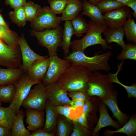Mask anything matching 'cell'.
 <instances>
[{
    "mask_svg": "<svg viewBox=\"0 0 136 136\" xmlns=\"http://www.w3.org/2000/svg\"><path fill=\"white\" fill-rule=\"evenodd\" d=\"M92 71L83 66L71 63L70 66L56 82L67 92L86 91Z\"/></svg>",
    "mask_w": 136,
    "mask_h": 136,
    "instance_id": "1",
    "label": "cell"
},
{
    "mask_svg": "<svg viewBox=\"0 0 136 136\" xmlns=\"http://www.w3.org/2000/svg\"><path fill=\"white\" fill-rule=\"evenodd\" d=\"M88 27L86 35L82 38L71 41L70 47L72 52L79 51L85 53L88 47L99 44L103 50H111L113 47L108 45L102 34L108 27L106 25L97 24L90 20L88 22Z\"/></svg>",
    "mask_w": 136,
    "mask_h": 136,
    "instance_id": "2",
    "label": "cell"
},
{
    "mask_svg": "<svg viewBox=\"0 0 136 136\" xmlns=\"http://www.w3.org/2000/svg\"><path fill=\"white\" fill-rule=\"evenodd\" d=\"M112 55L111 52L109 51L101 54L90 57L86 56L84 53L77 51L72 52L63 57L71 63L83 66L92 71H109L110 67L108 61Z\"/></svg>",
    "mask_w": 136,
    "mask_h": 136,
    "instance_id": "3",
    "label": "cell"
},
{
    "mask_svg": "<svg viewBox=\"0 0 136 136\" xmlns=\"http://www.w3.org/2000/svg\"><path fill=\"white\" fill-rule=\"evenodd\" d=\"M112 83L108 74L93 71L88 82L86 92L89 96H96L100 99L106 98L113 92Z\"/></svg>",
    "mask_w": 136,
    "mask_h": 136,
    "instance_id": "4",
    "label": "cell"
},
{
    "mask_svg": "<svg viewBox=\"0 0 136 136\" xmlns=\"http://www.w3.org/2000/svg\"><path fill=\"white\" fill-rule=\"evenodd\" d=\"M63 31L60 25L55 29H47L37 31L33 30L32 33L41 46L46 48L49 56L57 55L58 48L61 46Z\"/></svg>",
    "mask_w": 136,
    "mask_h": 136,
    "instance_id": "5",
    "label": "cell"
},
{
    "mask_svg": "<svg viewBox=\"0 0 136 136\" xmlns=\"http://www.w3.org/2000/svg\"><path fill=\"white\" fill-rule=\"evenodd\" d=\"M61 17L57 16L49 7L41 8L38 13L31 22L33 30L41 31L45 29H55L60 26Z\"/></svg>",
    "mask_w": 136,
    "mask_h": 136,
    "instance_id": "6",
    "label": "cell"
},
{
    "mask_svg": "<svg viewBox=\"0 0 136 136\" xmlns=\"http://www.w3.org/2000/svg\"><path fill=\"white\" fill-rule=\"evenodd\" d=\"M47 99L46 86L42 83L38 84L31 89L21 106L26 109L44 111Z\"/></svg>",
    "mask_w": 136,
    "mask_h": 136,
    "instance_id": "7",
    "label": "cell"
},
{
    "mask_svg": "<svg viewBox=\"0 0 136 136\" xmlns=\"http://www.w3.org/2000/svg\"><path fill=\"white\" fill-rule=\"evenodd\" d=\"M50 63L46 73L42 80L44 85L56 82L59 77L71 65V62L57 55L49 56Z\"/></svg>",
    "mask_w": 136,
    "mask_h": 136,
    "instance_id": "8",
    "label": "cell"
},
{
    "mask_svg": "<svg viewBox=\"0 0 136 136\" xmlns=\"http://www.w3.org/2000/svg\"><path fill=\"white\" fill-rule=\"evenodd\" d=\"M42 83V81L30 79L27 74H24L15 84L16 88L15 96L9 106L14 111L16 115L19 112L22 102L28 95L32 86Z\"/></svg>",
    "mask_w": 136,
    "mask_h": 136,
    "instance_id": "9",
    "label": "cell"
},
{
    "mask_svg": "<svg viewBox=\"0 0 136 136\" xmlns=\"http://www.w3.org/2000/svg\"><path fill=\"white\" fill-rule=\"evenodd\" d=\"M19 50L14 49L1 41L0 38V66L18 68L21 65V54Z\"/></svg>",
    "mask_w": 136,
    "mask_h": 136,
    "instance_id": "10",
    "label": "cell"
},
{
    "mask_svg": "<svg viewBox=\"0 0 136 136\" xmlns=\"http://www.w3.org/2000/svg\"><path fill=\"white\" fill-rule=\"evenodd\" d=\"M131 13L130 8L124 6L105 13L103 16L108 28L117 29L122 27Z\"/></svg>",
    "mask_w": 136,
    "mask_h": 136,
    "instance_id": "11",
    "label": "cell"
},
{
    "mask_svg": "<svg viewBox=\"0 0 136 136\" xmlns=\"http://www.w3.org/2000/svg\"><path fill=\"white\" fill-rule=\"evenodd\" d=\"M18 44L22 61L20 68L24 72L27 73L33 63L36 61L47 58L46 56L40 55L33 51L30 48L23 35L19 38Z\"/></svg>",
    "mask_w": 136,
    "mask_h": 136,
    "instance_id": "12",
    "label": "cell"
},
{
    "mask_svg": "<svg viewBox=\"0 0 136 136\" xmlns=\"http://www.w3.org/2000/svg\"><path fill=\"white\" fill-rule=\"evenodd\" d=\"M47 99L55 106L70 105L68 92L57 82L46 86Z\"/></svg>",
    "mask_w": 136,
    "mask_h": 136,
    "instance_id": "13",
    "label": "cell"
},
{
    "mask_svg": "<svg viewBox=\"0 0 136 136\" xmlns=\"http://www.w3.org/2000/svg\"><path fill=\"white\" fill-rule=\"evenodd\" d=\"M99 109L100 112L99 119L91 132L92 135H97L102 128L108 126H112L117 129L121 128V126L110 117L106 105L101 102L100 103Z\"/></svg>",
    "mask_w": 136,
    "mask_h": 136,
    "instance_id": "14",
    "label": "cell"
},
{
    "mask_svg": "<svg viewBox=\"0 0 136 136\" xmlns=\"http://www.w3.org/2000/svg\"><path fill=\"white\" fill-rule=\"evenodd\" d=\"M117 91L113 90L110 96L100 100L108 107L112 112L113 117L116 119L121 126H123L129 120V117L126 114L122 112L118 107L117 101Z\"/></svg>",
    "mask_w": 136,
    "mask_h": 136,
    "instance_id": "15",
    "label": "cell"
},
{
    "mask_svg": "<svg viewBox=\"0 0 136 136\" xmlns=\"http://www.w3.org/2000/svg\"><path fill=\"white\" fill-rule=\"evenodd\" d=\"M49 63V57L35 61L26 73L28 78L32 80L42 81L46 75Z\"/></svg>",
    "mask_w": 136,
    "mask_h": 136,
    "instance_id": "16",
    "label": "cell"
},
{
    "mask_svg": "<svg viewBox=\"0 0 136 136\" xmlns=\"http://www.w3.org/2000/svg\"><path fill=\"white\" fill-rule=\"evenodd\" d=\"M100 100L98 97L89 96L83 106L81 114L87 118L89 126V121H91L93 126L98 121L96 112L99 108Z\"/></svg>",
    "mask_w": 136,
    "mask_h": 136,
    "instance_id": "17",
    "label": "cell"
},
{
    "mask_svg": "<svg viewBox=\"0 0 136 136\" xmlns=\"http://www.w3.org/2000/svg\"><path fill=\"white\" fill-rule=\"evenodd\" d=\"M25 113V121L28 125L27 128L29 131H33L44 126L45 122L44 111L27 108Z\"/></svg>",
    "mask_w": 136,
    "mask_h": 136,
    "instance_id": "18",
    "label": "cell"
},
{
    "mask_svg": "<svg viewBox=\"0 0 136 136\" xmlns=\"http://www.w3.org/2000/svg\"><path fill=\"white\" fill-rule=\"evenodd\" d=\"M45 110L46 119L43 128L46 131L49 133H55L58 114L55 109V106L47 100Z\"/></svg>",
    "mask_w": 136,
    "mask_h": 136,
    "instance_id": "19",
    "label": "cell"
},
{
    "mask_svg": "<svg viewBox=\"0 0 136 136\" xmlns=\"http://www.w3.org/2000/svg\"><path fill=\"white\" fill-rule=\"evenodd\" d=\"M21 68L0 67V84L5 85L15 84L24 74Z\"/></svg>",
    "mask_w": 136,
    "mask_h": 136,
    "instance_id": "20",
    "label": "cell"
},
{
    "mask_svg": "<svg viewBox=\"0 0 136 136\" xmlns=\"http://www.w3.org/2000/svg\"><path fill=\"white\" fill-rule=\"evenodd\" d=\"M82 11L81 14L86 16L91 20L100 25H106L103 15L99 8L96 5L89 3L86 0H82Z\"/></svg>",
    "mask_w": 136,
    "mask_h": 136,
    "instance_id": "21",
    "label": "cell"
},
{
    "mask_svg": "<svg viewBox=\"0 0 136 136\" xmlns=\"http://www.w3.org/2000/svg\"><path fill=\"white\" fill-rule=\"evenodd\" d=\"M82 8L83 3L81 0H68L66 6L62 13V21H71L78 16Z\"/></svg>",
    "mask_w": 136,
    "mask_h": 136,
    "instance_id": "22",
    "label": "cell"
},
{
    "mask_svg": "<svg viewBox=\"0 0 136 136\" xmlns=\"http://www.w3.org/2000/svg\"><path fill=\"white\" fill-rule=\"evenodd\" d=\"M105 40L108 44L114 42L117 43L122 49L126 45L123 38L125 35L122 27L117 29L109 28L107 27L103 32Z\"/></svg>",
    "mask_w": 136,
    "mask_h": 136,
    "instance_id": "23",
    "label": "cell"
},
{
    "mask_svg": "<svg viewBox=\"0 0 136 136\" xmlns=\"http://www.w3.org/2000/svg\"><path fill=\"white\" fill-rule=\"evenodd\" d=\"M73 128V124L71 119L58 114L55 135L57 136H70Z\"/></svg>",
    "mask_w": 136,
    "mask_h": 136,
    "instance_id": "24",
    "label": "cell"
},
{
    "mask_svg": "<svg viewBox=\"0 0 136 136\" xmlns=\"http://www.w3.org/2000/svg\"><path fill=\"white\" fill-rule=\"evenodd\" d=\"M118 133H123L127 136H135L136 134V116L134 115H132L128 121L122 128L115 131L106 129L104 131L103 134L105 136H111L114 134Z\"/></svg>",
    "mask_w": 136,
    "mask_h": 136,
    "instance_id": "25",
    "label": "cell"
},
{
    "mask_svg": "<svg viewBox=\"0 0 136 136\" xmlns=\"http://www.w3.org/2000/svg\"><path fill=\"white\" fill-rule=\"evenodd\" d=\"M24 112L21 109L15 117L11 129L12 136H30V132L25 128L24 124Z\"/></svg>",
    "mask_w": 136,
    "mask_h": 136,
    "instance_id": "26",
    "label": "cell"
},
{
    "mask_svg": "<svg viewBox=\"0 0 136 136\" xmlns=\"http://www.w3.org/2000/svg\"><path fill=\"white\" fill-rule=\"evenodd\" d=\"M16 115L14 111L9 106H0V125L11 129Z\"/></svg>",
    "mask_w": 136,
    "mask_h": 136,
    "instance_id": "27",
    "label": "cell"
},
{
    "mask_svg": "<svg viewBox=\"0 0 136 136\" xmlns=\"http://www.w3.org/2000/svg\"><path fill=\"white\" fill-rule=\"evenodd\" d=\"M0 38L13 49L18 50L19 38L14 32L0 25Z\"/></svg>",
    "mask_w": 136,
    "mask_h": 136,
    "instance_id": "28",
    "label": "cell"
},
{
    "mask_svg": "<svg viewBox=\"0 0 136 136\" xmlns=\"http://www.w3.org/2000/svg\"><path fill=\"white\" fill-rule=\"evenodd\" d=\"M73 35V28L71 21H65L63 29L61 45L62 48L65 56H67L70 54L71 40Z\"/></svg>",
    "mask_w": 136,
    "mask_h": 136,
    "instance_id": "29",
    "label": "cell"
},
{
    "mask_svg": "<svg viewBox=\"0 0 136 136\" xmlns=\"http://www.w3.org/2000/svg\"><path fill=\"white\" fill-rule=\"evenodd\" d=\"M123 29L127 41L136 44V23L131 18V13L123 25Z\"/></svg>",
    "mask_w": 136,
    "mask_h": 136,
    "instance_id": "30",
    "label": "cell"
},
{
    "mask_svg": "<svg viewBox=\"0 0 136 136\" xmlns=\"http://www.w3.org/2000/svg\"><path fill=\"white\" fill-rule=\"evenodd\" d=\"M124 60L120 63L118 66V69L115 74L109 73L108 75L110 80L112 83L118 84L123 87L126 91L128 93V97L130 99L131 97L136 98V84H132L130 86L126 85L120 82L118 80L117 76L120 71L121 70Z\"/></svg>",
    "mask_w": 136,
    "mask_h": 136,
    "instance_id": "31",
    "label": "cell"
},
{
    "mask_svg": "<svg viewBox=\"0 0 136 136\" xmlns=\"http://www.w3.org/2000/svg\"><path fill=\"white\" fill-rule=\"evenodd\" d=\"M71 22L74 35L76 37L78 38L87 32L88 24L86 22L85 19L81 14L72 20Z\"/></svg>",
    "mask_w": 136,
    "mask_h": 136,
    "instance_id": "32",
    "label": "cell"
},
{
    "mask_svg": "<svg viewBox=\"0 0 136 136\" xmlns=\"http://www.w3.org/2000/svg\"><path fill=\"white\" fill-rule=\"evenodd\" d=\"M16 91L15 84L0 86V101L11 104L13 100Z\"/></svg>",
    "mask_w": 136,
    "mask_h": 136,
    "instance_id": "33",
    "label": "cell"
},
{
    "mask_svg": "<svg viewBox=\"0 0 136 136\" xmlns=\"http://www.w3.org/2000/svg\"><path fill=\"white\" fill-rule=\"evenodd\" d=\"M119 61L126 59L136 60V45L129 43L122 49L121 52L117 57Z\"/></svg>",
    "mask_w": 136,
    "mask_h": 136,
    "instance_id": "34",
    "label": "cell"
},
{
    "mask_svg": "<svg viewBox=\"0 0 136 136\" xmlns=\"http://www.w3.org/2000/svg\"><path fill=\"white\" fill-rule=\"evenodd\" d=\"M96 5L99 8L103 14L125 6L116 0H100Z\"/></svg>",
    "mask_w": 136,
    "mask_h": 136,
    "instance_id": "35",
    "label": "cell"
},
{
    "mask_svg": "<svg viewBox=\"0 0 136 136\" xmlns=\"http://www.w3.org/2000/svg\"><path fill=\"white\" fill-rule=\"evenodd\" d=\"M11 19L19 26L25 25L27 21L24 7L14 10L9 13Z\"/></svg>",
    "mask_w": 136,
    "mask_h": 136,
    "instance_id": "36",
    "label": "cell"
},
{
    "mask_svg": "<svg viewBox=\"0 0 136 136\" xmlns=\"http://www.w3.org/2000/svg\"><path fill=\"white\" fill-rule=\"evenodd\" d=\"M24 7L27 21L31 22L36 17L41 8L40 5L31 1L26 2Z\"/></svg>",
    "mask_w": 136,
    "mask_h": 136,
    "instance_id": "37",
    "label": "cell"
},
{
    "mask_svg": "<svg viewBox=\"0 0 136 136\" xmlns=\"http://www.w3.org/2000/svg\"><path fill=\"white\" fill-rule=\"evenodd\" d=\"M73 128L70 136H89L91 135V132L89 129L81 124L77 119L72 120Z\"/></svg>",
    "mask_w": 136,
    "mask_h": 136,
    "instance_id": "38",
    "label": "cell"
},
{
    "mask_svg": "<svg viewBox=\"0 0 136 136\" xmlns=\"http://www.w3.org/2000/svg\"><path fill=\"white\" fill-rule=\"evenodd\" d=\"M68 0H48L49 7L56 15L62 14L67 4Z\"/></svg>",
    "mask_w": 136,
    "mask_h": 136,
    "instance_id": "39",
    "label": "cell"
},
{
    "mask_svg": "<svg viewBox=\"0 0 136 136\" xmlns=\"http://www.w3.org/2000/svg\"><path fill=\"white\" fill-rule=\"evenodd\" d=\"M67 94L68 96L73 100H80L85 101L89 97L86 92L85 91L68 92Z\"/></svg>",
    "mask_w": 136,
    "mask_h": 136,
    "instance_id": "40",
    "label": "cell"
},
{
    "mask_svg": "<svg viewBox=\"0 0 136 136\" xmlns=\"http://www.w3.org/2000/svg\"><path fill=\"white\" fill-rule=\"evenodd\" d=\"M72 108L70 105H58L55 106V109L58 114L62 115L71 119L69 117Z\"/></svg>",
    "mask_w": 136,
    "mask_h": 136,
    "instance_id": "41",
    "label": "cell"
},
{
    "mask_svg": "<svg viewBox=\"0 0 136 136\" xmlns=\"http://www.w3.org/2000/svg\"><path fill=\"white\" fill-rule=\"evenodd\" d=\"M5 3L14 10L24 7L26 3V0H5Z\"/></svg>",
    "mask_w": 136,
    "mask_h": 136,
    "instance_id": "42",
    "label": "cell"
},
{
    "mask_svg": "<svg viewBox=\"0 0 136 136\" xmlns=\"http://www.w3.org/2000/svg\"><path fill=\"white\" fill-rule=\"evenodd\" d=\"M30 133V136H54L55 133H49L45 131L43 128L36 130Z\"/></svg>",
    "mask_w": 136,
    "mask_h": 136,
    "instance_id": "43",
    "label": "cell"
},
{
    "mask_svg": "<svg viewBox=\"0 0 136 136\" xmlns=\"http://www.w3.org/2000/svg\"><path fill=\"white\" fill-rule=\"evenodd\" d=\"M127 7L131 8L133 11L131 13L133 16L136 18V0H129L124 5Z\"/></svg>",
    "mask_w": 136,
    "mask_h": 136,
    "instance_id": "44",
    "label": "cell"
},
{
    "mask_svg": "<svg viewBox=\"0 0 136 136\" xmlns=\"http://www.w3.org/2000/svg\"><path fill=\"white\" fill-rule=\"evenodd\" d=\"M78 122L81 124L89 129L87 120L86 117L81 114L80 116L76 119Z\"/></svg>",
    "mask_w": 136,
    "mask_h": 136,
    "instance_id": "45",
    "label": "cell"
},
{
    "mask_svg": "<svg viewBox=\"0 0 136 136\" xmlns=\"http://www.w3.org/2000/svg\"><path fill=\"white\" fill-rule=\"evenodd\" d=\"M11 136V129L0 125V136Z\"/></svg>",
    "mask_w": 136,
    "mask_h": 136,
    "instance_id": "46",
    "label": "cell"
},
{
    "mask_svg": "<svg viewBox=\"0 0 136 136\" xmlns=\"http://www.w3.org/2000/svg\"><path fill=\"white\" fill-rule=\"evenodd\" d=\"M71 100L70 105L72 108H75L76 107H83L85 102L80 100Z\"/></svg>",
    "mask_w": 136,
    "mask_h": 136,
    "instance_id": "47",
    "label": "cell"
},
{
    "mask_svg": "<svg viewBox=\"0 0 136 136\" xmlns=\"http://www.w3.org/2000/svg\"><path fill=\"white\" fill-rule=\"evenodd\" d=\"M0 25L6 29L10 30L8 26L5 23L4 19L0 14Z\"/></svg>",
    "mask_w": 136,
    "mask_h": 136,
    "instance_id": "48",
    "label": "cell"
},
{
    "mask_svg": "<svg viewBox=\"0 0 136 136\" xmlns=\"http://www.w3.org/2000/svg\"><path fill=\"white\" fill-rule=\"evenodd\" d=\"M100 0H89L88 2L92 4L96 5Z\"/></svg>",
    "mask_w": 136,
    "mask_h": 136,
    "instance_id": "49",
    "label": "cell"
},
{
    "mask_svg": "<svg viewBox=\"0 0 136 136\" xmlns=\"http://www.w3.org/2000/svg\"><path fill=\"white\" fill-rule=\"evenodd\" d=\"M118 1L121 2L124 5L129 0H116Z\"/></svg>",
    "mask_w": 136,
    "mask_h": 136,
    "instance_id": "50",
    "label": "cell"
},
{
    "mask_svg": "<svg viewBox=\"0 0 136 136\" xmlns=\"http://www.w3.org/2000/svg\"><path fill=\"white\" fill-rule=\"evenodd\" d=\"M2 104V102L0 101V106H1Z\"/></svg>",
    "mask_w": 136,
    "mask_h": 136,
    "instance_id": "51",
    "label": "cell"
},
{
    "mask_svg": "<svg viewBox=\"0 0 136 136\" xmlns=\"http://www.w3.org/2000/svg\"></svg>",
    "mask_w": 136,
    "mask_h": 136,
    "instance_id": "52",
    "label": "cell"
},
{
    "mask_svg": "<svg viewBox=\"0 0 136 136\" xmlns=\"http://www.w3.org/2000/svg\"></svg>",
    "mask_w": 136,
    "mask_h": 136,
    "instance_id": "53",
    "label": "cell"
},
{
    "mask_svg": "<svg viewBox=\"0 0 136 136\" xmlns=\"http://www.w3.org/2000/svg\"></svg>",
    "mask_w": 136,
    "mask_h": 136,
    "instance_id": "54",
    "label": "cell"
}]
</instances>
